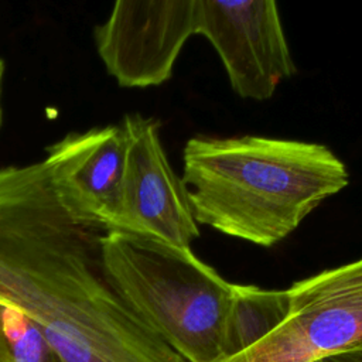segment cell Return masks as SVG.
<instances>
[{
    "label": "cell",
    "mask_w": 362,
    "mask_h": 362,
    "mask_svg": "<svg viewBox=\"0 0 362 362\" xmlns=\"http://www.w3.org/2000/svg\"><path fill=\"white\" fill-rule=\"evenodd\" d=\"M105 233L66 214L41 161L0 168V303L65 362H182L112 287Z\"/></svg>",
    "instance_id": "cell-1"
},
{
    "label": "cell",
    "mask_w": 362,
    "mask_h": 362,
    "mask_svg": "<svg viewBox=\"0 0 362 362\" xmlns=\"http://www.w3.org/2000/svg\"><path fill=\"white\" fill-rule=\"evenodd\" d=\"M192 216L223 235L270 247L349 182L320 143L264 136H194L182 150Z\"/></svg>",
    "instance_id": "cell-2"
},
{
    "label": "cell",
    "mask_w": 362,
    "mask_h": 362,
    "mask_svg": "<svg viewBox=\"0 0 362 362\" xmlns=\"http://www.w3.org/2000/svg\"><path fill=\"white\" fill-rule=\"evenodd\" d=\"M102 252L117 296L182 362L225 361L232 283L189 247L106 232Z\"/></svg>",
    "instance_id": "cell-3"
},
{
    "label": "cell",
    "mask_w": 362,
    "mask_h": 362,
    "mask_svg": "<svg viewBox=\"0 0 362 362\" xmlns=\"http://www.w3.org/2000/svg\"><path fill=\"white\" fill-rule=\"evenodd\" d=\"M283 322L222 362H314L362 346V257L294 281Z\"/></svg>",
    "instance_id": "cell-4"
},
{
    "label": "cell",
    "mask_w": 362,
    "mask_h": 362,
    "mask_svg": "<svg viewBox=\"0 0 362 362\" xmlns=\"http://www.w3.org/2000/svg\"><path fill=\"white\" fill-rule=\"evenodd\" d=\"M119 205L109 232H123L178 247L199 238L181 177L171 168L153 117L129 113Z\"/></svg>",
    "instance_id": "cell-5"
},
{
    "label": "cell",
    "mask_w": 362,
    "mask_h": 362,
    "mask_svg": "<svg viewBox=\"0 0 362 362\" xmlns=\"http://www.w3.org/2000/svg\"><path fill=\"white\" fill-rule=\"evenodd\" d=\"M197 24L198 0H119L95 27L93 40L107 74L120 86L147 88L171 78Z\"/></svg>",
    "instance_id": "cell-6"
},
{
    "label": "cell",
    "mask_w": 362,
    "mask_h": 362,
    "mask_svg": "<svg viewBox=\"0 0 362 362\" xmlns=\"http://www.w3.org/2000/svg\"><path fill=\"white\" fill-rule=\"evenodd\" d=\"M197 34L212 44L240 98L270 99L297 71L273 0H198Z\"/></svg>",
    "instance_id": "cell-7"
},
{
    "label": "cell",
    "mask_w": 362,
    "mask_h": 362,
    "mask_svg": "<svg viewBox=\"0 0 362 362\" xmlns=\"http://www.w3.org/2000/svg\"><path fill=\"white\" fill-rule=\"evenodd\" d=\"M124 156L123 129L109 124L68 133L47 147L41 163L66 214L109 232L119 205Z\"/></svg>",
    "instance_id": "cell-8"
},
{
    "label": "cell",
    "mask_w": 362,
    "mask_h": 362,
    "mask_svg": "<svg viewBox=\"0 0 362 362\" xmlns=\"http://www.w3.org/2000/svg\"><path fill=\"white\" fill-rule=\"evenodd\" d=\"M290 307L287 290H264L253 284H233L226 321L225 359L245 352L286 318Z\"/></svg>",
    "instance_id": "cell-9"
},
{
    "label": "cell",
    "mask_w": 362,
    "mask_h": 362,
    "mask_svg": "<svg viewBox=\"0 0 362 362\" xmlns=\"http://www.w3.org/2000/svg\"><path fill=\"white\" fill-rule=\"evenodd\" d=\"M0 362H65L38 327L0 303Z\"/></svg>",
    "instance_id": "cell-10"
},
{
    "label": "cell",
    "mask_w": 362,
    "mask_h": 362,
    "mask_svg": "<svg viewBox=\"0 0 362 362\" xmlns=\"http://www.w3.org/2000/svg\"><path fill=\"white\" fill-rule=\"evenodd\" d=\"M324 362H362V346L337 356L327 358Z\"/></svg>",
    "instance_id": "cell-11"
},
{
    "label": "cell",
    "mask_w": 362,
    "mask_h": 362,
    "mask_svg": "<svg viewBox=\"0 0 362 362\" xmlns=\"http://www.w3.org/2000/svg\"><path fill=\"white\" fill-rule=\"evenodd\" d=\"M3 75H4V62L0 58V99H1V83H3ZM1 120H3V112H1V102H0V127H1Z\"/></svg>",
    "instance_id": "cell-12"
},
{
    "label": "cell",
    "mask_w": 362,
    "mask_h": 362,
    "mask_svg": "<svg viewBox=\"0 0 362 362\" xmlns=\"http://www.w3.org/2000/svg\"><path fill=\"white\" fill-rule=\"evenodd\" d=\"M314 362H324V359L322 361H314Z\"/></svg>",
    "instance_id": "cell-13"
}]
</instances>
